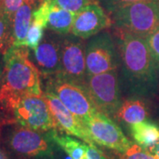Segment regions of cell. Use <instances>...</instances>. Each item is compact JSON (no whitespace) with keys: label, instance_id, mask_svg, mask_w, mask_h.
Returning <instances> with one entry per match:
<instances>
[{"label":"cell","instance_id":"obj_1","mask_svg":"<svg viewBox=\"0 0 159 159\" xmlns=\"http://www.w3.org/2000/svg\"><path fill=\"white\" fill-rule=\"evenodd\" d=\"M119 53L121 89L127 96L149 98L159 91V67L147 39L113 29Z\"/></svg>","mask_w":159,"mask_h":159},{"label":"cell","instance_id":"obj_2","mask_svg":"<svg viewBox=\"0 0 159 159\" xmlns=\"http://www.w3.org/2000/svg\"><path fill=\"white\" fill-rule=\"evenodd\" d=\"M4 76L0 95L4 98L26 94L43 95L41 74L29 59V47L11 45L4 55Z\"/></svg>","mask_w":159,"mask_h":159},{"label":"cell","instance_id":"obj_3","mask_svg":"<svg viewBox=\"0 0 159 159\" xmlns=\"http://www.w3.org/2000/svg\"><path fill=\"white\" fill-rule=\"evenodd\" d=\"M3 143L6 152L18 159H59L63 151L54 141L52 131H35L16 123L4 131Z\"/></svg>","mask_w":159,"mask_h":159},{"label":"cell","instance_id":"obj_4","mask_svg":"<svg viewBox=\"0 0 159 159\" xmlns=\"http://www.w3.org/2000/svg\"><path fill=\"white\" fill-rule=\"evenodd\" d=\"M116 30L147 38L159 29V0L138 2L110 14Z\"/></svg>","mask_w":159,"mask_h":159},{"label":"cell","instance_id":"obj_5","mask_svg":"<svg viewBox=\"0 0 159 159\" xmlns=\"http://www.w3.org/2000/svg\"><path fill=\"white\" fill-rule=\"evenodd\" d=\"M6 99L16 124L40 132L60 131L43 94H26Z\"/></svg>","mask_w":159,"mask_h":159},{"label":"cell","instance_id":"obj_6","mask_svg":"<svg viewBox=\"0 0 159 159\" xmlns=\"http://www.w3.org/2000/svg\"><path fill=\"white\" fill-rule=\"evenodd\" d=\"M45 79V89L52 91L80 119L84 120L98 111L84 83L66 79L59 74Z\"/></svg>","mask_w":159,"mask_h":159},{"label":"cell","instance_id":"obj_7","mask_svg":"<svg viewBox=\"0 0 159 159\" xmlns=\"http://www.w3.org/2000/svg\"><path fill=\"white\" fill-rule=\"evenodd\" d=\"M84 84L98 111L113 119L123 100L119 70L87 76Z\"/></svg>","mask_w":159,"mask_h":159},{"label":"cell","instance_id":"obj_8","mask_svg":"<svg viewBox=\"0 0 159 159\" xmlns=\"http://www.w3.org/2000/svg\"><path fill=\"white\" fill-rule=\"evenodd\" d=\"M119 68V53L114 35L108 31L92 36L86 43L87 76Z\"/></svg>","mask_w":159,"mask_h":159},{"label":"cell","instance_id":"obj_9","mask_svg":"<svg viewBox=\"0 0 159 159\" xmlns=\"http://www.w3.org/2000/svg\"><path fill=\"white\" fill-rule=\"evenodd\" d=\"M82 121L97 145L124 153L133 144L113 119L100 111Z\"/></svg>","mask_w":159,"mask_h":159},{"label":"cell","instance_id":"obj_10","mask_svg":"<svg viewBox=\"0 0 159 159\" xmlns=\"http://www.w3.org/2000/svg\"><path fill=\"white\" fill-rule=\"evenodd\" d=\"M86 43L84 39L74 34L63 35L59 74L80 83L85 82L87 78Z\"/></svg>","mask_w":159,"mask_h":159},{"label":"cell","instance_id":"obj_11","mask_svg":"<svg viewBox=\"0 0 159 159\" xmlns=\"http://www.w3.org/2000/svg\"><path fill=\"white\" fill-rule=\"evenodd\" d=\"M43 96L59 130L65 132L69 135L78 138L89 146H97L92 140L82 119L69 111L52 91L45 89Z\"/></svg>","mask_w":159,"mask_h":159},{"label":"cell","instance_id":"obj_12","mask_svg":"<svg viewBox=\"0 0 159 159\" xmlns=\"http://www.w3.org/2000/svg\"><path fill=\"white\" fill-rule=\"evenodd\" d=\"M112 26L111 19L97 1L76 13L71 34L81 39H89Z\"/></svg>","mask_w":159,"mask_h":159},{"label":"cell","instance_id":"obj_13","mask_svg":"<svg viewBox=\"0 0 159 159\" xmlns=\"http://www.w3.org/2000/svg\"><path fill=\"white\" fill-rule=\"evenodd\" d=\"M63 35L49 29L38 47L34 50L36 66L44 78L59 74L61 65V43Z\"/></svg>","mask_w":159,"mask_h":159},{"label":"cell","instance_id":"obj_14","mask_svg":"<svg viewBox=\"0 0 159 159\" xmlns=\"http://www.w3.org/2000/svg\"><path fill=\"white\" fill-rule=\"evenodd\" d=\"M148 98L136 96H128L122 100L119 110L113 117L117 122L130 126L144 120L149 116Z\"/></svg>","mask_w":159,"mask_h":159},{"label":"cell","instance_id":"obj_15","mask_svg":"<svg viewBox=\"0 0 159 159\" xmlns=\"http://www.w3.org/2000/svg\"><path fill=\"white\" fill-rule=\"evenodd\" d=\"M33 8L26 0L12 17V45L27 46V36L32 22ZM28 47V46H27Z\"/></svg>","mask_w":159,"mask_h":159},{"label":"cell","instance_id":"obj_16","mask_svg":"<svg viewBox=\"0 0 159 159\" xmlns=\"http://www.w3.org/2000/svg\"><path fill=\"white\" fill-rule=\"evenodd\" d=\"M129 130L135 143L149 151L159 142V125L151 121L144 120L131 125Z\"/></svg>","mask_w":159,"mask_h":159},{"label":"cell","instance_id":"obj_17","mask_svg":"<svg viewBox=\"0 0 159 159\" xmlns=\"http://www.w3.org/2000/svg\"><path fill=\"white\" fill-rule=\"evenodd\" d=\"M76 13L65 10L51 1L47 29L61 35L71 33Z\"/></svg>","mask_w":159,"mask_h":159},{"label":"cell","instance_id":"obj_18","mask_svg":"<svg viewBox=\"0 0 159 159\" xmlns=\"http://www.w3.org/2000/svg\"><path fill=\"white\" fill-rule=\"evenodd\" d=\"M52 137L58 147L71 159H88L89 144L58 130H52Z\"/></svg>","mask_w":159,"mask_h":159},{"label":"cell","instance_id":"obj_19","mask_svg":"<svg viewBox=\"0 0 159 159\" xmlns=\"http://www.w3.org/2000/svg\"><path fill=\"white\" fill-rule=\"evenodd\" d=\"M12 45V19L0 11V50L4 55Z\"/></svg>","mask_w":159,"mask_h":159},{"label":"cell","instance_id":"obj_20","mask_svg":"<svg viewBox=\"0 0 159 159\" xmlns=\"http://www.w3.org/2000/svg\"><path fill=\"white\" fill-rule=\"evenodd\" d=\"M116 159H157V157L148 149L142 148L136 143H133L125 152L117 153Z\"/></svg>","mask_w":159,"mask_h":159},{"label":"cell","instance_id":"obj_21","mask_svg":"<svg viewBox=\"0 0 159 159\" xmlns=\"http://www.w3.org/2000/svg\"><path fill=\"white\" fill-rule=\"evenodd\" d=\"M45 29L43 26L40 25L38 23L34 22V21L31 22L28 36H27V46L29 49L34 51L38 47L41 41L44 36Z\"/></svg>","mask_w":159,"mask_h":159},{"label":"cell","instance_id":"obj_22","mask_svg":"<svg viewBox=\"0 0 159 159\" xmlns=\"http://www.w3.org/2000/svg\"><path fill=\"white\" fill-rule=\"evenodd\" d=\"M51 1L63 9L74 13L79 12L80 10H82L89 4L96 2V0H51Z\"/></svg>","mask_w":159,"mask_h":159},{"label":"cell","instance_id":"obj_23","mask_svg":"<svg viewBox=\"0 0 159 159\" xmlns=\"http://www.w3.org/2000/svg\"><path fill=\"white\" fill-rule=\"evenodd\" d=\"M102 8L107 11L109 15L113 11L118 10L121 7L129 6L138 2H144V1H153V0H98Z\"/></svg>","mask_w":159,"mask_h":159},{"label":"cell","instance_id":"obj_24","mask_svg":"<svg viewBox=\"0 0 159 159\" xmlns=\"http://www.w3.org/2000/svg\"><path fill=\"white\" fill-rule=\"evenodd\" d=\"M146 39L151 54L159 67V29L154 34L148 36Z\"/></svg>","mask_w":159,"mask_h":159},{"label":"cell","instance_id":"obj_25","mask_svg":"<svg viewBox=\"0 0 159 159\" xmlns=\"http://www.w3.org/2000/svg\"><path fill=\"white\" fill-rule=\"evenodd\" d=\"M24 2V0H4V4L2 6V11L7 16L12 19L15 11H17Z\"/></svg>","mask_w":159,"mask_h":159},{"label":"cell","instance_id":"obj_26","mask_svg":"<svg viewBox=\"0 0 159 159\" xmlns=\"http://www.w3.org/2000/svg\"><path fill=\"white\" fill-rule=\"evenodd\" d=\"M88 159H112L109 157L103 151L100 150L97 146H89Z\"/></svg>","mask_w":159,"mask_h":159},{"label":"cell","instance_id":"obj_27","mask_svg":"<svg viewBox=\"0 0 159 159\" xmlns=\"http://www.w3.org/2000/svg\"><path fill=\"white\" fill-rule=\"evenodd\" d=\"M4 68H5V62H4V53L0 50V87L2 84L3 76H4Z\"/></svg>","mask_w":159,"mask_h":159},{"label":"cell","instance_id":"obj_28","mask_svg":"<svg viewBox=\"0 0 159 159\" xmlns=\"http://www.w3.org/2000/svg\"><path fill=\"white\" fill-rule=\"evenodd\" d=\"M29 4H30V6H32L33 8V11L35 10L38 6L43 2V0H26Z\"/></svg>","mask_w":159,"mask_h":159},{"label":"cell","instance_id":"obj_29","mask_svg":"<svg viewBox=\"0 0 159 159\" xmlns=\"http://www.w3.org/2000/svg\"><path fill=\"white\" fill-rule=\"evenodd\" d=\"M150 152L151 153H153L157 157V159H159V142L151 150H150Z\"/></svg>","mask_w":159,"mask_h":159},{"label":"cell","instance_id":"obj_30","mask_svg":"<svg viewBox=\"0 0 159 159\" xmlns=\"http://www.w3.org/2000/svg\"><path fill=\"white\" fill-rule=\"evenodd\" d=\"M0 159H8V153L6 151L0 150Z\"/></svg>","mask_w":159,"mask_h":159},{"label":"cell","instance_id":"obj_31","mask_svg":"<svg viewBox=\"0 0 159 159\" xmlns=\"http://www.w3.org/2000/svg\"><path fill=\"white\" fill-rule=\"evenodd\" d=\"M3 4H4V0H0V10L2 9V6H3Z\"/></svg>","mask_w":159,"mask_h":159},{"label":"cell","instance_id":"obj_32","mask_svg":"<svg viewBox=\"0 0 159 159\" xmlns=\"http://www.w3.org/2000/svg\"><path fill=\"white\" fill-rule=\"evenodd\" d=\"M0 138H1V126H0Z\"/></svg>","mask_w":159,"mask_h":159}]
</instances>
